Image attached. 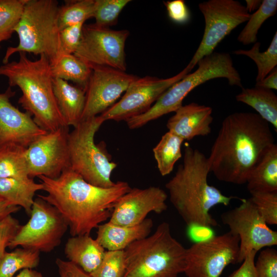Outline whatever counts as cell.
Returning a JSON list of instances; mask_svg holds the SVG:
<instances>
[{
  "mask_svg": "<svg viewBox=\"0 0 277 277\" xmlns=\"http://www.w3.org/2000/svg\"><path fill=\"white\" fill-rule=\"evenodd\" d=\"M37 177L47 193L37 196L58 211L71 236L90 234L110 219L116 203L131 189L124 181L116 182L108 188L93 185L70 167L55 179Z\"/></svg>",
  "mask_w": 277,
  "mask_h": 277,
  "instance_id": "1",
  "label": "cell"
},
{
  "mask_svg": "<svg viewBox=\"0 0 277 277\" xmlns=\"http://www.w3.org/2000/svg\"><path fill=\"white\" fill-rule=\"evenodd\" d=\"M274 143L269 123L258 113H231L223 121L211 147L210 171L220 181L244 184L261 156Z\"/></svg>",
  "mask_w": 277,
  "mask_h": 277,
  "instance_id": "2",
  "label": "cell"
},
{
  "mask_svg": "<svg viewBox=\"0 0 277 277\" xmlns=\"http://www.w3.org/2000/svg\"><path fill=\"white\" fill-rule=\"evenodd\" d=\"M210 172L208 157L187 145L182 163L165 185L171 203L187 226H216L217 222L210 213L211 209L219 204L228 206L232 199H240L225 195L210 185L207 181Z\"/></svg>",
  "mask_w": 277,
  "mask_h": 277,
  "instance_id": "3",
  "label": "cell"
},
{
  "mask_svg": "<svg viewBox=\"0 0 277 277\" xmlns=\"http://www.w3.org/2000/svg\"><path fill=\"white\" fill-rule=\"evenodd\" d=\"M19 54L18 61L0 66V75L8 78L9 87L17 86L22 91L18 104L47 132L68 127L54 94L49 59L43 54L33 61L27 56L26 53Z\"/></svg>",
  "mask_w": 277,
  "mask_h": 277,
  "instance_id": "4",
  "label": "cell"
},
{
  "mask_svg": "<svg viewBox=\"0 0 277 277\" xmlns=\"http://www.w3.org/2000/svg\"><path fill=\"white\" fill-rule=\"evenodd\" d=\"M126 270L123 277H177L186 267L185 248L163 222L151 235L124 249Z\"/></svg>",
  "mask_w": 277,
  "mask_h": 277,
  "instance_id": "5",
  "label": "cell"
},
{
  "mask_svg": "<svg viewBox=\"0 0 277 277\" xmlns=\"http://www.w3.org/2000/svg\"><path fill=\"white\" fill-rule=\"evenodd\" d=\"M196 65L198 67L194 72L187 74L168 88L148 111L127 120L126 122L129 129L142 127L163 115L175 112L183 105V100L191 91L209 80L225 78L232 85L239 79V73L228 53L213 52L200 60Z\"/></svg>",
  "mask_w": 277,
  "mask_h": 277,
  "instance_id": "6",
  "label": "cell"
},
{
  "mask_svg": "<svg viewBox=\"0 0 277 277\" xmlns=\"http://www.w3.org/2000/svg\"><path fill=\"white\" fill-rule=\"evenodd\" d=\"M58 3L55 0H27L21 18L14 29L18 37L17 46L9 47L3 60L9 62L15 53L45 55L52 64L58 54Z\"/></svg>",
  "mask_w": 277,
  "mask_h": 277,
  "instance_id": "7",
  "label": "cell"
},
{
  "mask_svg": "<svg viewBox=\"0 0 277 277\" xmlns=\"http://www.w3.org/2000/svg\"><path fill=\"white\" fill-rule=\"evenodd\" d=\"M104 122L100 115L82 121L69 132L68 143L70 168L88 183L108 188L115 184L111 176L117 164L94 142L95 134Z\"/></svg>",
  "mask_w": 277,
  "mask_h": 277,
  "instance_id": "8",
  "label": "cell"
},
{
  "mask_svg": "<svg viewBox=\"0 0 277 277\" xmlns=\"http://www.w3.org/2000/svg\"><path fill=\"white\" fill-rule=\"evenodd\" d=\"M30 215L8 247L20 246L39 252L52 251L61 244L68 228L67 223L54 207L39 196L34 200Z\"/></svg>",
  "mask_w": 277,
  "mask_h": 277,
  "instance_id": "9",
  "label": "cell"
},
{
  "mask_svg": "<svg viewBox=\"0 0 277 277\" xmlns=\"http://www.w3.org/2000/svg\"><path fill=\"white\" fill-rule=\"evenodd\" d=\"M199 8L204 17L205 29L201 42L186 66L190 71L200 60L213 53L227 35L250 16L245 6L235 0H209L200 3Z\"/></svg>",
  "mask_w": 277,
  "mask_h": 277,
  "instance_id": "10",
  "label": "cell"
},
{
  "mask_svg": "<svg viewBox=\"0 0 277 277\" xmlns=\"http://www.w3.org/2000/svg\"><path fill=\"white\" fill-rule=\"evenodd\" d=\"M129 35L127 30L84 24L80 45L73 54L91 69L107 67L126 71L125 46Z\"/></svg>",
  "mask_w": 277,
  "mask_h": 277,
  "instance_id": "11",
  "label": "cell"
},
{
  "mask_svg": "<svg viewBox=\"0 0 277 277\" xmlns=\"http://www.w3.org/2000/svg\"><path fill=\"white\" fill-rule=\"evenodd\" d=\"M239 238L230 231L186 248L187 277H219L229 264L238 263Z\"/></svg>",
  "mask_w": 277,
  "mask_h": 277,
  "instance_id": "12",
  "label": "cell"
},
{
  "mask_svg": "<svg viewBox=\"0 0 277 277\" xmlns=\"http://www.w3.org/2000/svg\"><path fill=\"white\" fill-rule=\"evenodd\" d=\"M241 201L240 206L221 216L223 223L239 238V263L250 251L258 252L264 247L277 245L276 231L269 228L250 198Z\"/></svg>",
  "mask_w": 277,
  "mask_h": 277,
  "instance_id": "13",
  "label": "cell"
},
{
  "mask_svg": "<svg viewBox=\"0 0 277 277\" xmlns=\"http://www.w3.org/2000/svg\"><path fill=\"white\" fill-rule=\"evenodd\" d=\"M190 72L186 67L176 75L167 78L138 77L129 86L121 99L100 115L105 122H116L140 115L148 111L161 94Z\"/></svg>",
  "mask_w": 277,
  "mask_h": 277,
  "instance_id": "14",
  "label": "cell"
},
{
  "mask_svg": "<svg viewBox=\"0 0 277 277\" xmlns=\"http://www.w3.org/2000/svg\"><path fill=\"white\" fill-rule=\"evenodd\" d=\"M68 127L47 132L26 149L30 178L44 176L55 179L70 167L68 143Z\"/></svg>",
  "mask_w": 277,
  "mask_h": 277,
  "instance_id": "15",
  "label": "cell"
},
{
  "mask_svg": "<svg viewBox=\"0 0 277 277\" xmlns=\"http://www.w3.org/2000/svg\"><path fill=\"white\" fill-rule=\"evenodd\" d=\"M137 77L110 67L92 68L86 89L82 121L96 116L111 107Z\"/></svg>",
  "mask_w": 277,
  "mask_h": 277,
  "instance_id": "16",
  "label": "cell"
},
{
  "mask_svg": "<svg viewBox=\"0 0 277 277\" xmlns=\"http://www.w3.org/2000/svg\"><path fill=\"white\" fill-rule=\"evenodd\" d=\"M167 197L159 187L131 188L116 203L109 222L121 226L138 224L151 212L160 214L166 211Z\"/></svg>",
  "mask_w": 277,
  "mask_h": 277,
  "instance_id": "17",
  "label": "cell"
},
{
  "mask_svg": "<svg viewBox=\"0 0 277 277\" xmlns=\"http://www.w3.org/2000/svg\"><path fill=\"white\" fill-rule=\"evenodd\" d=\"M15 94L10 87L0 93V147L16 144L27 148L47 131L41 128L28 112H23L11 103Z\"/></svg>",
  "mask_w": 277,
  "mask_h": 277,
  "instance_id": "18",
  "label": "cell"
},
{
  "mask_svg": "<svg viewBox=\"0 0 277 277\" xmlns=\"http://www.w3.org/2000/svg\"><path fill=\"white\" fill-rule=\"evenodd\" d=\"M212 112L211 107L196 103L182 105L168 120L166 126L169 131L184 140L206 136L211 131Z\"/></svg>",
  "mask_w": 277,
  "mask_h": 277,
  "instance_id": "19",
  "label": "cell"
},
{
  "mask_svg": "<svg viewBox=\"0 0 277 277\" xmlns=\"http://www.w3.org/2000/svg\"><path fill=\"white\" fill-rule=\"evenodd\" d=\"M153 227L151 219L133 226H121L107 222L97 227L95 239L106 250H123L134 242L148 236Z\"/></svg>",
  "mask_w": 277,
  "mask_h": 277,
  "instance_id": "20",
  "label": "cell"
},
{
  "mask_svg": "<svg viewBox=\"0 0 277 277\" xmlns=\"http://www.w3.org/2000/svg\"><path fill=\"white\" fill-rule=\"evenodd\" d=\"M106 251L90 234L72 236L67 241L64 249L69 261L89 274L98 268Z\"/></svg>",
  "mask_w": 277,
  "mask_h": 277,
  "instance_id": "21",
  "label": "cell"
},
{
  "mask_svg": "<svg viewBox=\"0 0 277 277\" xmlns=\"http://www.w3.org/2000/svg\"><path fill=\"white\" fill-rule=\"evenodd\" d=\"M52 83L56 101L66 125L75 127L82 121L86 91L60 78H53Z\"/></svg>",
  "mask_w": 277,
  "mask_h": 277,
  "instance_id": "22",
  "label": "cell"
},
{
  "mask_svg": "<svg viewBox=\"0 0 277 277\" xmlns=\"http://www.w3.org/2000/svg\"><path fill=\"white\" fill-rule=\"evenodd\" d=\"M249 192L277 191V145L274 143L263 154L247 180Z\"/></svg>",
  "mask_w": 277,
  "mask_h": 277,
  "instance_id": "23",
  "label": "cell"
},
{
  "mask_svg": "<svg viewBox=\"0 0 277 277\" xmlns=\"http://www.w3.org/2000/svg\"><path fill=\"white\" fill-rule=\"evenodd\" d=\"M43 190L42 184L35 182L33 179H0V198L10 204L22 207L30 215L34 201L35 193Z\"/></svg>",
  "mask_w": 277,
  "mask_h": 277,
  "instance_id": "24",
  "label": "cell"
},
{
  "mask_svg": "<svg viewBox=\"0 0 277 277\" xmlns=\"http://www.w3.org/2000/svg\"><path fill=\"white\" fill-rule=\"evenodd\" d=\"M238 102L253 108L262 118L277 130V96L272 90L255 86L242 88L236 95Z\"/></svg>",
  "mask_w": 277,
  "mask_h": 277,
  "instance_id": "25",
  "label": "cell"
},
{
  "mask_svg": "<svg viewBox=\"0 0 277 277\" xmlns=\"http://www.w3.org/2000/svg\"><path fill=\"white\" fill-rule=\"evenodd\" d=\"M50 65L53 78L72 81L86 91L92 72L86 63L74 54H62Z\"/></svg>",
  "mask_w": 277,
  "mask_h": 277,
  "instance_id": "26",
  "label": "cell"
},
{
  "mask_svg": "<svg viewBox=\"0 0 277 277\" xmlns=\"http://www.w3.org/2000/svg\"><path fill=\"white\" fill-rule=\"evenodd\" d=\"M26 149L16 144L0 147V179L30 177Z\"/></svg>",
  "mask_w": 277,
  "mask_h": 277,
  "instance_id": "27",
  "label": "cell"
},
{
  "mask_svg": "<svg viewBox=\"0 0 277 277\" xmlns=\"http://www.w3.org/2000/svg\"><path fill=\"white\" fill-rule=\"evenodd\" d=\"M184 140L168 131L153 148V152L158 170L162 176L170 174L175 163L182 157V144Z\"/></svg>",
  "mask_w": 277,
  "mask_h": 277,
  "instance_id": "28",
  "label": "cell"
},
{
  "mask_svg": "<svg viewBox=\"0 0 277 277\" xmlns=\"http://www.w3.org/2000/svg\"><path fill=\"white\" fill-rule=\"evenodd\" d=\"M39 253L22 247L6 251L0 260V277H13L23 269L36 267L39 263Z\"/></svg>",
  "mask_w": 277,
  "mask_h": 277,
  "instance_id": "29",
  "label": "cell"
},
{
  "mask_svg": "<svg viewBox=\"0 0 277 277\" xmlns=\"http://www.w3.org/2000/svg\"><path fill=\"white\" fill-rule=\"evenodd\" d=\"M260 46V42H255L249 50L239 49L233 52V53L236 55L247 56L255 62L258 69L256 82L264 79L276 68L277 65V32H275L267 50L261 52Z\"/></svg>",
  "mask_w": 277,
  "mask_h": 277,
  "instance_id": "30",
  "label": "cell"
},
{
  "mask_svg": "<svg viewBox=\"0 0 277 277\" xmlns=\"http://www.w3.org/2000/svg\"><path fill=\"white\" fill-rule=\"evenodd\" d=\"M94 0L65 1L59 7L58 25L60 31L63 29L92 17Z\"/></svg>",
  "mask_w": 277,
  "mask_h": 277,
  "instance_id": "31",
  "label": "cell"
},
{
  "mask_svg": "<svg viewBox=\"0 0 277 277\" xmlns=\"http://www.w3.org/2000/svg\"><path fill=\"white\" fill-rule=\"evenodd\" d=\"M276 10V0L262 1L259 8L250 14L246 25L238 36V41L244 45L256 42L260 28L266 20L275 14Z\"/></svg>",
  "mask_w": 277,
  "mask_h": 277,
  "instance_id": "32",
  "label": "cell"
},
{
  "mask_svg": "<svg viewBox=\"0 0 277 277\" xmlns=\"http://www.w3.org/2000/svg\"><path fill=\"white\" fill-rule=\"evenodd\" d=\"M27 0H0V41L10 38L18 23Z\"/></svg>",
  "mask_w": 277,
  "mask_h": 277,
  "instance_id": "33",
  "label": "cell"
},
{
  "mask_svg": "<svg viewBox=\"0 0 277 277\" xmlns=\"http://www.w3.org/2000/svg\"><path fill=\"white\" fill-rule=\"evenodd\" d=\"M130 0H94L92 17L95 25L109 28L115 25L119 15Z\"/></svg>",
  "mask_w": 277,
  "mask_h": 277,
  "instance_id": "34",
  "label": "cell"
},
{
  "mask_svg": "<svg viewBox=\"0 0 277 277\" xmlns=\"http://www.w3.org/2000/svg\"><path fill=\"white\" fill-rule=\"evenodd\" d=\"M126 270L124 250H106L102 262L92 277H123Z\"/></svg>",
  "mask_w": 277,
  "mask_h": 277,
  "instance_id": "35",
  "label": "cell"
},
{
  "mask_svg": "<svg viewBox=\"0 0 277 277\" xmlns=\"http://www.w3.org/2000/svg\"><path fill=\"white\" fill-rule=\"evenodd\" d=\"M251 200L267 225L277 224V191L251 192Z\"/></svg>",
  "mask_w": 277,
  "mask_h": 277,
  "instance_id": "36",
  "label": "cell"
},
{
  "mask_svg": "<svg viewBox=\"0 0 277 277\" xmlns=\"http://www.w3.org/2000/svg\"><path fill=\"white\" fill-rule=\"evenodd\" d=\"M84 24V23H79L60 31L58 56L62 54L74 53L80 45Z\"/></svg>",
  "mask_w": 277,
  "mask_h": 277,
  "instance_id": "37",
  "label": "cell"
},
{
  "mask_svg": "<svg viewBox=\"0 0 277 277\" xmlns=\"http://www.w3.org/2000/svg\"><path fill=\"white\" fill-rule=\"evenodd\" d=\"M258 277H277V251L267 248L262 250L255 263Z\"/></svg>",
  "mask_w": 277,
  "mask_h": 277,
  "instance_id": "38",
  "label": "cell"
},
{
  "mask_svg": "<svg viewBox=\"0 0 277 277\" xmlns=\"http://www.w3.org/2000/svg\"><path fill=\"white\" fill-rule=\"evenodd\" d=\"M21 225L12 214L0 220V260L6 252V248L14 238Z\"/></svg>",
  "mask_w": 277,
  "mask_h": 277,
  "instance_id": "39",
  "label": "cell"
},
{
  "mask_svg": "<svg viewBox=\"0 0 277 277\" xmlns=\"http://www.w3.org/2000/svg\"><path fill=\"white\" fill-rule=\"evenodd\" d=\"M168 15L173 22L185 24L190 19V12L183 0H173L164 2Z\"/></svg>",
  "mask_w": 277,
  "mask_h": 277,
  "instance_id": "40",
  "label": "cell"
},
{
  "mask_svg": "<svg viewBox=\"0 0 277 277\" xmlns=\"http://www.w3.org/2000/svg\"><path fill=\"white\" fill-rule=\"evenodd\" d=\"M55 263L60 277H92L77 265L69 261L58 258Z\"/></svg>",
  "mask_w": 277,
  "mask_h": 277,
  "instance_id": "41",
  "label": "cell"
},
{
  "mask_svg": "<svg viewBox=\"0 0 277 277\" xmlns=\"http://www.w3.org/2000/svg\"><path fill=\"white\" fill-rule=\"evenodd\" d=\"M256 253L254 250L248 252L242 265L229 277H258L254 262Z\"/></svg>",
  "mask_w": 277,
  "mask_h": 277,
  "instance_id": "42",
  "label": "cell"
},
{
  "mask_svg": "<svg viewBox=\"0 0 277 277\" xmlns=\"http://www.w3.org/2000/svg\"><path fill=\"white\" fill-rule=\"evenodd\" d=\"M187 233L189 238L194 243L208 240L215 235L212 228L199 225L188 226Z\"/></svg>",
  "mask_w": 277,
  "mask_h": 277,
  "instance_id": "43",
  "label": "cell"
},
{
  "mask_svg": "<svg viewBox=\"0 0 277 277\" xmlns=\"http://www.w3.org/2000/svg\"><path fill=\"white\" fill-rule=\"evenodd\" d=\"M255 86L269 89H277V69H274L262 80L256 82Z\"/></svg>",
  "mask_w": 277,
  "mask_h": 277,
  "instance_id": "44",
  "label": "cell"
},
{
  "mask_svg": "<svg viewBox=\"0 0 277 277\" xmlns=\"http://www.w3.org/2000/svg\"><path fill=\"white\" fill-rule=\"evenodd\" d=\"M19 208L0 198V220L12 213L16 212Z\"/></svg>",
  "mask_w": 277,
  "mask_h": 277,
  "instance_id": "45",
  "label": "cell"
},
{
  "mask_svg": "<svg viewBox=\"0 0 277 277\" xmlns=\"http://www.w3.org/2000/svg\"><path fill=\"white\" fill-rule=\"evenodd\" d=\"M13 277H43L39 272L31 268L23 269L16 276Z\"/></svg>",
  "mask_w": 277,
  "mask_h": 277,
  "instance_id": "46",
  "label": "cell"
},
{
  "mask_svg": "<svg viewBox=\"0 0 277 277\" xmlns=\"http://www.w3.org/2000/svg\"><path fill=\"white\" fill-rule=\"evenodd\" d=\"M262 1L260 0H246L245 6L248 12L250 14L254 11H256L260 7Z\"/></svg>",
  "mask_w": 277,
  "mask_h": 277,
  "instance_id": "47",
  "label": "cell"
},
{
  "mask_svg": "<svg viewBox=\"0 0 277 277\" xmlns=\"http://www.w3.org/2000/svg\"><path fill=\"white\" fill-rule=\"evenodd\" d=\"M1 42V41H0V43Z\"/></svg>",
  "mask_w": 277,
  "mask_h": 277,
  "instance_id": "48",
  "label": "cell"
}]
</instances>
